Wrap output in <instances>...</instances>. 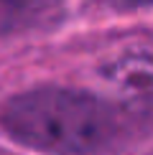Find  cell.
Returning <instances> with one entry per match:
<instances>
[{
    "instance_id": "6da1fadb",
    "label": "cell",
    "mask_w": 153,
    "mask_h": 155,
    "mask_svg": "<svg viewBox=\"0 0 153 155\" xmlns=\"http://www.w3.org/2000/svg\"><path fill=\"white\" fill-rule=\"evenodd\" d=\"M15 143L43 155H97L115 140L120 120L92 92L36 87L8 99L0 114Z\"/></svg>"
},
{
    "instance_id": "7a4b0ae2",
    "label": "cell",
    "mask_w": 153,
    "mask_h": 155,
    "mask_svg": "<svg viewBox=\"0 0 153 155\" xmlns=\"http://www.w3.org/2000/svg\"><path fill=\"white\" fill-rule=\"evenodd\" d=\"M102 76L130 99L153 102V51H125L102 66Z\"/></svg>"
},
{
    "instance_id": "3957f363",
    "label": "cell",
    "mask_w": 153,
    "mask_h": 155,
    "mask_svg": "<svg viewBox=\"0 0 153 155\" xmlns=\"http://www.w3.org/2000/svg\"><path fill=\"white\" fill-rule=\"evenodd\" d=\"M110 3L120 10H135V8H151L153 0H110Z\"/></svg>"
}]
</instances>
